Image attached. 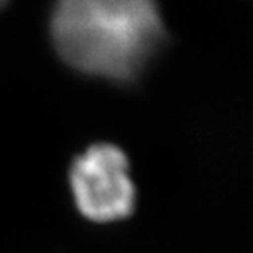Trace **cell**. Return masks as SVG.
<instances>
[{
	"instance_id": "6da1fadb",
	"label": "cell",
	"mask_w": 253,
	"mask_h": 253,
	"mask_svg": "<svg viewBox=\"0 0 253 253\" xmlns=\"http://www.w3.org/2000/svg\"><path fill=\"white\" fill-rule=\"evenodd\" d=\"M49 28L71 68L120 83L133 81L165 38L155 0H56Z\"/></svg>"
},
{
	"instance_id": "7a4b0ae2",
	"label": "cell",
	"mask_w": 253,
	"mask_h": 253,
	"mask_svg": "<svg viewBox=\"0 0 253 253\" xmlns=\"http://www.w3.org/2000/svg\"><path fill=\"white\" fill-rule=\"evenodd\" d=\"M69 183L79 212L94 222L128 217L135 207V186L128 160L110 143L90 146L74 160Z\"/></svg>"
},
{
	"instance_id": "3957f363",
	"label": "cell",
	"mask_w": 253,
	"mask_h": 253,
	"mask_svg": "<svg viewBox=\"0 0 253 253\" xmlns=\"http://www.w3.org/2000/svg\"><path fill=\"white\" fill-rule=\"evenodd\" d=\"M3 2H5V0H0V7H2V5H3Z\"/></svg>"
}]
</instances>
